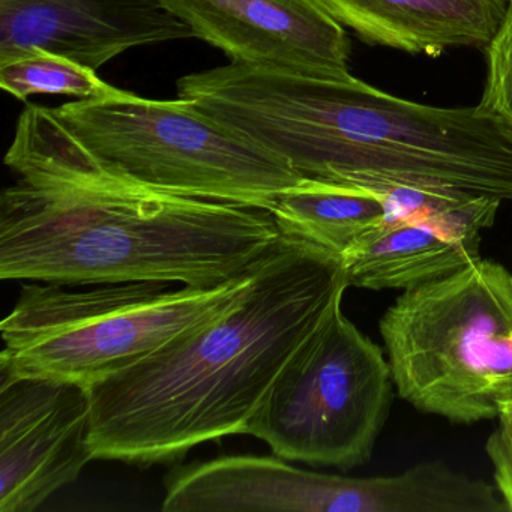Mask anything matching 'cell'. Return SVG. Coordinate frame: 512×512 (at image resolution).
Returning <instances> with one entry per match:
<instances>
[{"mask_svg":"<svg viewBox=\"0 0 512 512\" xmlns=\"http://www.w3.org/2000/svg\"><path fill=\"white\" fill-rule=\"evenodd\" d=\"M0 196V278L160 281L214 289L253 271L283 238L274 214L154 190L101 167L50 107L17 121Z\"/></svg>","mask_w":512,"mask_h":512,"instance_id":"cell-1","label":"cell"},{"mask_svg":"<svg viewBox=\"0 0 512 512\" xmlns=\"http://www.w3.org/2000/svg\"><path fill=\"white\" fill-rule=\"evenodd\" d=\"M178 97L304 178L373 193L512 200V131L482 106L434 107L352 74L232 64L178 80Z\"/></svg>","mask_w":512,"mask_h":512,"instance_id":"cell-2","label":"cell"},{"mask_svg":"<svg viewBox=\"0 0 512 512\" xmlns=\"http://www.w3.org/2000/svg\"><path fill=\"white\" fill-rule=\"evenodd\" d=\"M347 287L340 256L283 233L229 310L88 388L94 457L176 463L194 446L245 434Z\"/></svg>","mask_w":512,"mask_h":512,"instance_id":"cell-3","label":"cell"},{"mask_svg":"<svg viewBox=\"0 0 512 512\" xmlns=\"http://www.w3.org/2000/svg\"><path fill=\"white\" fill-rule=\"evenodd\" d=\"M253 271L214 289L134 281L74 292L59 283L23 284L0 323V374L91 388L229 310Z\"/></svg>","mask_w":512,"mask_h":512,"instance_id":"cell-4","label":"cell"},{"mask_svg":"<svg viewBox=\"0 0 512 512\" xmlns=\"http://www.w3.org/2000/svg\"><path fill=\"white\" fill-rule=\"evenodd\" d=\"M379 331L395 389L415 409L472 424L512 401V274L500 263L404 290Z\"/></svg>","mask_w":512,"mask_h":512,"instance_id":"cell-5","label":"cell"},{"mask_svg":"<svg viewBox=\"0 0 512 512\" xmlns=\"http://www.w3.org/2000/svg\"><path fill=\"white\" fill-rule=\"evenodd\" d=\"M53 110L101 167L154 190L271 212L304 179L187 98L151 100L113 88Z\"/></svg>","mask_w":512,"mask_h":512,"instance_id":"cell-6","label":"cell"},{"mask_svg":"<svg viewBox=\"0 0 512 512\" xmlns=\"http://www.w3.org/2000/svg\"><path fill=\"white\" fill-rule=\"evenodd\" d=\"M394 386L383 350L338 299L278 374L245 434L287 461L355 469L373 455Z\"/></svg>","mask_w":512,"mask_h":512,"instance_id":"cell-7","label":"cell"},{"mask_svg":"<svg viewBox=\"0 0 512 512\" xmlns=\"http://www.w3.org/2000/svg\"><path fill=\"white\" fill-rule=\"evenodd\" d=\"M85 386L0 374V512H32L79 478L89 461Z\"/></svg>","mask_w":512,"mask_h":512,"instance_id":"cell-8","label":"cell"},{"mask_svg":"<svg viewBox=\"0 0 512 512\" xmlns=\"http://www.w3.org/2000/svg\"><path fill=\"white\" fill-rule=\"evenodd\" d=\"M232 64L349 74L350 41L319 0H161Z\"/></svg>","mask_w":512,"mask_h":512,"instance_id":"cell-9","label":"cell"},{"mask_svg":"<svg viewBox=\"0 0 512 512\" xmlns=\"http://www.w3.org/2000/svg\"><path fill=\"white\" fill-rule=\"evenodd\" d=\"M196 38L161 0H0V64L52 53L100 70L149 44Z\"/></svg>","mask_w":512,"mask_h":512,"instance_id":"cell-10","label":"cell"},{"mask_svg":"<svg viewBox=\"0 0 512 512\" xmlns=\"http://www.w3.org/2000/svg\"><path fill=\"white\" fill-rule=\"evenodd\" d=\"M502 202L475 200L385 218L341 254L349 286L409 290L440 280L481 259V235L493 226Z\"/></svg>","mask_w":512,"mask_h":512,"instance_id":"cell-11","label":"cell"},{"mask_svg":"<svg viewBox=\"0 0 512 512\" xmlns=\"http://www.w3.org/2000/svg\"><path fill=\"white\" fill-rule=\"evenodd\" d=\"M361 40L412 55L485 46L506 13L502 0H319Z\"/></svg>","mask_w":512,"mask_h":512,"instance_id":"cell-12","label":"cell"},{"mask_svg":"<svg viewBox=\"0 0 512 512\" xmlns=\"http://www.w3.org/2000/svg\"><path fill=\"white\" fill-rule=\"evenodd\" d=\"M281 232L341 254L386 218L385 199L355 185L304 178L278 197Z\"/></svg>","mask_w":512,"mask_h":512,"instance_id":"cell-13","label":"cell"},{"mask_svg":"<svg viewBox=\"0 0 512 512\" xmlns=\"http://www.w3.org/2000/svg\"><path fill=\"white\" fill-rule=\"evenodd\" d=\"M97 71L52 53L34 52L0 64V86L17 100L32 95H67L77 100L103 97L115 86Z\"/></svg>","mask_w":512,"mask_h":512,"instance_id":"cell-14","label":"cell"},{"mask_svg":"<svg viewBox=\"0 0 512 512\" xmlns=\"http://www.w3.org/2000/svg\"><path fill=\"white\" fill-rule=\"evenodd\" d=\"M487 83L479 106L512 131V4L487 44Z\"/></svg>","mask_w":512,"mask_h":512,"instance_id":"cell-15","label":"cell"},{"mask_svg":"<svg viewBox=\"0 0 512 512\" xmlns=\"http://www.w3.org/2000/svg\"><path fill=\"white\" fill-rule=\"evenodd\" d=\"M499 425L488 437L485 451L493 466L494 484L512 512V401L497 416Z\"/></svg>","mask_w":512,"mask_h":512,"instance_id":"cell-16","label":"cell"},{"mask_svg":"<svg viewBox=\"0 0 512 512\" xmlns=\"http://www.w3.org/2000/svg\"><path fill=\"white\" fill-rule=\"evenodd\" d=\"M502 2H505V4H508V5L512 4V0H502Z\"/></svg>","mask_w":512,"mask_h":512,"instance_id":"cell-17","label":"cell"}]
</instances>
